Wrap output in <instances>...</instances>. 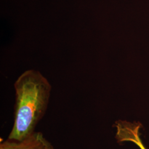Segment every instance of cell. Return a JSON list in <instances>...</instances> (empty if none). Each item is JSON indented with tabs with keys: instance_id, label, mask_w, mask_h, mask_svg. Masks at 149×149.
Listing matches in <instances>:
<instances>
[{
	"instance_id": "obj_1",
	"label": "cell",
	"mask_w": 149,
	"mask_h": 149,
	"mask_svg": "<svg viewBox=\"0 0 149 149\" xmlns=\"http://www.w3.org/2000/svg\"><path fill=\"white\" fill-rule=\"evenodd\" d=\"M14 122L8 139L21 140L35 132L48 108L52 86L39 71L28 70L14 84Z\"/></svg>"
},
{
	"instance_id": "obj_2",
	"label": "cell",
	"mask_w": 149,
	"mask_h": 149,
	"mask_svg": "<svg viewBox=\"0 0 149 149\" xmlns=\"http://www.w3.org/2000/svg\"><path fill=\"white\" fill-rule=\"evenodd\" d=\"M0 149H55L40 132L33 133L21 140L7 139L0 144Z\"/></svg>"
},
{
	"instance_id": "obj_3",
	"label": "cell",
	"mask_w": 149,
	"mask_h": 149,
	"mask_svg": "<svg viewBox=\"0 0 149 149\" xmlns=\"http://www.w3.org/2000/svg\"><path fill=\"white\" fill-rule=\"evenodd\" d=\"M114 127L116 128V138L118 143L132 142L140 149H147L140 138V130L143 127L140 123L119 120L116 122Z\"/></svg>"
}]
</instances>
